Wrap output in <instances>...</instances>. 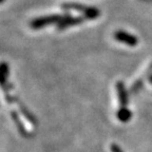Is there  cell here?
Returning a JSON list of instances; mask_svg holds the SVG:
<instances>
[{
	"label": "cell",
	"instance_id": "obj_9",
	"mask_svg": "<svg viewBox=\"0 0 152 152\" xmlns=\"http://www.w3.org/2000/svg\"><path fill=\"white\" fill-rule=\"evenodd\" d=\"M7 73H9V68H7V64L3 62L1 64V83H2V87L3 86L7 85Z\"/></svg>",
	"mask_w": 152,
	"mask_h": 152
},
{
	"label": "cell",
	"instance_id": "obj_6",
	"mask_svg": "<svg viewBox=\"0 0 152 152\" xmlns=\"http://www.w3.org/2000/svg\"><path fill=\"white\" fill-rule=\"evenodd\" d=\"M11 116H12L14 123L16 124V126H17V128H18L19 133H20L22 136H24V137H30V134H28V132L26 130V127L23 126V124L21 123V121L19 119L18 114H17L15 111H12V112H11Z\"/></svg>",
	"mask_w": 152,
	"mask_h": 152
},
{
	"label": "cell",
	"instance_id": "obj_3",
	"mask_svg": "<svg viewBox=\"0 0 152 152\" xmlns=\"http://www.w3.org/2000/svg\"><path fill=\"white\" fill-rule=\"evenodd\" d=\"M114 39L121 43H125L129 47H135L138 43V39L136 36L132 35L126 31H123V30L114 32Z\"/></svg>",
	"mask_w": 152,
	"mask_h": 152
},
{
	"label": "cell",
	"instance_id": "obj_4",
	"mask_svg": "<svg viewBox=\"0 0 152 152\" xmlns=\"http://www.w3.org/2000/svg\"><path fill=\"white\" fill-rule=\"evenodd\" d=\"M87 20V17L86 16H79V17H73L71 15H69L68 17L61 20L59 23L57 24V28L58 30H64L66 28H70V26H77V24L83 23V21Z\"/></svg>",
	"mask_w": 152,
	"mask_h": 152
},
{
	"label": "cell",
	"instance_id": "obj_5",
	"mask_svg": "<svg viewBox=\"0 0 152 152\" xmlns=\"http://www.w3.org/2000/svg\"><path fill=\"white\" fill-rule=\"evenodd\" d=\"M116 90L121 107H128V93H127V90L125 88V85H124L123 81H117L116 83Z\"/></svg>",
	"mask_w": 152,
	"mask_h": 152
},
{
	"label": "cell",
	"instance_id": "obj_11",
	"mask_svg": "<svg viewBox=\"0 0 152 152\" xmlns=\"http://www.w3.org/2000/svg\"><path fill=\"white\" fill-rule=\"evenodd\" d=\"M140 1H144V2H147V3H150V4H152V0H140Z\"/></svg>",
	"mask_w": 152,
	"mask_h": 152
},
{
	"label": "cell",
	"instance_id": "obj_1",
	"mask_svg": "<svg viewBox=\"0 0 152 152\" xmlns=\"http://www.w3.org/2000/svg\"><path fill=\"white\" fill-rule=\"evenodd\" d=\"M61 9L73 10V11L80 12L83 14V16L87 17V19H96L100 15L99 10L97 7H89V5H85L78 2H64L61 4Z\"/></svg>",
	"mask_w": 152,
	"mask_h": 152
},
{
	"label": "cell",
	"instance_id": "obj_10",
	"mask_svg": "<svg viewBox=\"0 0 152 152\" xmlns=\"http://www.w3.org/2000/svg\"><path fill=\"white\" fill-rule=\"evenodd\" d=\"M110 149H111V152H124L121 150V148L118 145H116V144H112Z\"/></svg>",
	"mask_w": 152,
	"mask_h": 152
},
{
	"label": "cell",
	"instance_id": "obj_12",
	"mask_svg": "<svg viewBox=\"0 0 152 152\" xmlns=\"http://www.w3.org/2000/svg\"><path fill=\"white\" fill-rule=\"evenodd\" d=\"M149 80H150V81H151V83H152V75H150V77H149Z\"/></svg>",
	"mask_w": 152,
	"mask_h": 152
},
{
	"label": "cell",
	"instance_id": "obj_7",
	"mask_svg": "<svg viewBox=\"0 0 152 152\" xmlns=\"http://www.w3.org/2000/svg\"><path fill=\"white\" fill-rule=\"evenodd\" d=\"M131 112L128 109V107H124V108H119V110L117 111L116 116L118 118V121H121V123H127V121H130L131 118Z\"/></svg>",
	"mask_w": 152,
	"mask_h": 152
},
{
	"label": "cell",
	"instance_id": "obj_13",
	"mask_svg": "<svg viewBox=\"0 0 152 152\" xmlns=\"http://www.w3.org/2000/svg\"><path fill=\"white\" fill-rule=\"evenodd\" d=\"M3 1H4V0H1V2H3Z\"/></svg>",
	"mask_w": 152,
	"mask_h": 152
},
{
	"label": "cell",
	"instance_id": "obj_8",
	"mask_svg": "<svg viewBox=\"0 0 152 152\" xmlns=\"http://www.w3.org/2000/svg\"><path fill=\"white\" fill-rule=\"evenodd\" d=\"M18 106H19V110H20V112H21V113L23 114L24 116H26V118L28 119V121H30V123H32V124H34V125H35V124H36L35 117H34L33 115H32V114L30 113V112H28V110H26V108L24 107V106H22L21 104H18Z\"/></svg>",
	"mask_w": 152,
	"mask_h": 152
},
{
	"label": "cell",
	"instance_id": "obj_2",
	"mask_svg": "<svg viewBox=\"0 0 152 152\" xmlns=\"http://www.w3.org/2000/svg\"><path fill=\"white\" fill-rule=\"evenodd\" d=\"M68 16H69V14H52L42 17H38V18L32 20L31 23H30V26L33 30H39V28H45V26H49V24H58L61 20H64Z\"/></svg>",
	"mask_w": 152,
	"mask_h": 152
}]
</instances>
